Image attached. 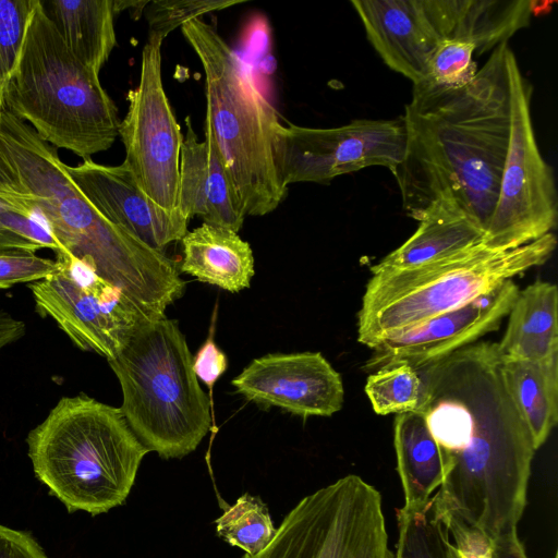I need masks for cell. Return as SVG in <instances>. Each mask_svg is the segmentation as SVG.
<instances>
[{
    "label": "cell",
    "mask_w": 558,
    "mask_h": 558,
    "mask_svg": "<svg viewBox=\"0 0 558 558\" xmlns=\"http://www.w3.org/2000/svg\"><path fill=\"white\" fill-rule=\"evenodd\" d=\"M393 444L404 497L402 508H418L442 484L449 471V458L420 411L396 414Z\"/></svg>",
    "instance_id": "obj_21"
},
{
    "label": "cell",
    "mask_w": 558,
    "mask_h": 558,
    "mask_svg": "<svg viewBox=\"0 0 558 558\" xmlns=\"http://www.w3.org/2000/svg\"><path fill=\"white\" fill-rule=\"evenodd\" d=\"M36 477L69 512H108L128 498L149 450L120 408L63 397L26 438Z\"/></svg>",
    "instance_id": "obj_4"
},
{
    "label": "cell",
    "mask_w": 558,
    "mask_h": 558,
    "mask_svg": "<svg viewBox=\"0 0 558 558\" xmlns=\"http://www.w3.org/2000/svg\"><path fill=\"white\" fill-rule=\"evenodd\" d=\"M239 0H154L148 1L144 15L149 34L165 39L185 23L202 15L240 4Z\"/></svg>",
    "instance_id": "obj_31"
},
{
    "label": "cell",
    "mask_w": 558,
    "mask_h": 558,
    "mask_svg": "<svg viewBox=\"0 0 558 558\" xmlns=\"http://www.w3.org/2000/svg\"><path fill=\"white\" fill-rule=\"evenodd\" d=\"M231 384L248 401L302 417L331 416L344 399L340 374L319 352L266 354Z\"/></svg>",
    "instance_id": "obj_15"
},
{
    "label": "cell",
    "mask_w": 558,
    "mask_h": 558,
    "mask_svg": "<svg viewBox=\"0 0 558 558\" xmlns=\"http://www.w3.org/2000/svg\"><path fill=\"white\" fill-rule=\"evenodd\" d=\"M445 524L460 558H492L493 541L484 533L453 521Z\"/></svg>",
    "instance_id": "obj_34"
},
{
    "label": "cell",
    "mask_w": 558,
    "mask_h": 558,
    "mask_svg": "<svg viewBox=\"0 0 558 558\" xmlns=\"http://www.w3.org/2000/svg\"><path fill=\"white\" fill-rule=\"evenodd\" d=\"M181 243L180 271L233 293L250 287L254 256L238 232L203 222L187 231Z\"/></svg>",
    "instance_id": "obj_20"
},
{
    "label": "cell",
    "mask_w": 558,
    "mask_h": 558,
    "mask_svg": "<svg viewBox=\"0 0 558 558\" xmlns=\"http://www.w3.org/2000/svg\"><path fill=\"white\" fill-rule=\"evenodd\" d=\"M519 293L512 279L452 311L380 339L367 369L391 364L420 368L471 345L499 328Z\"/></svg>",
    "instance_id": "obj_14"
},
{
    "label": "cell",
    "mask_w": 558,
    "mask_h": 558,
    "mask_svg": "<svg viewBox=\"0 0 558 558\" xmlns=\"http://www.w3.org/2000/svg\"><path fill=\"white\" fill-rule=\"evenodd\" d=\"M498 345L501 357L543 362L558 355V289L536 281L519 291Z\"/></svg>",
    "instance_id": "obj_22"
},
{
    "label": "cell",
    "mask_w": 558,
    "mask_h": 558,
    "mask_svg": "<svg viewBox=\"0 0 558 558\" xmlns=\"http://www.w3.org/2000/svg\"><path fill=\"white\" fill-rule=\"evenodd\" d=\"M365 393L379 415L417 411L424 393L418 371L399 363L374 371L365 384Z\"/></svg>",
    "instance_id": "obj_28"
},
{
    "label": "cell",
    "mask_w": 558,
    "mask_h": 558,
    "mask_svg": "<svg viewBox=\"0 0 558 558\" xmlns=\"http://www.w3.org/2000/svg\"><path fill=\"white\" fill-rule=\"evenodd\" d=\"M405 150L402 117L390 120L356 119L348 124L319 129L277 122L272 151L277 174L289 184L327 183L368 167L392 171Z\"/></svg>",
    "instance_id": "obj_12"
},
{
    "label": "cell",
    "mask_w": 558,
    "mask_h": 558,
    "mask_svg": "<svg viewBox=\"0 0 558 558\" xmlns=\"http://www.w3.org/2000/svg\"><path fill=\"white\" fill-rule=\"evenodd\" d=\"M185 125L177 207L190 220L198 216L206 223L239 232L245 215L216 146L207 136L198 141L189 116Z\"/></svg>",
    "instance_id": "obj_18"
},
{
    "label": "cell",
    "mask_w": 558,
    "mask_h": 558,
    "mask_svg": "<svg viewBox=\"0 0 558 558\" xmlns=\"http://www.w3.org/2000/svg\"><path fill=\"white\" fill-rule=\"evenodd\" d=\"M41 248L65 254L44 222L0 201V254L36 253Z\"/></svg>",
    "instance_id": "obj_29"
},
{
    "label": "cell",
    "mask_w": 558,
    "mask_h": 558,
    "mask_svg": "<svg viewBox=\"0 0 558 558\" xmlns=\"http://www.w3.org/2000/svg\"><path fill=\"white\" fill-rule=\"evenodd\" d=\"M416 369L417 411L450 461L433 496L437 515L493 542L517 531L536 449L502 381L497 343L475 342Z\"/></svg>",
    "instance_id": "obj_1"
},
{
    "label": "cell",
    "mask_w": 558,
    "mask_h": 558,
    "mask_svg": "<svg viewBox=\"0 0 558 558\" xmlns=\"http://www.w3.org/2000/svg\"><path fill=\"white\" fill-rule=\"evenodd\" d=\"M0 201L35 216L66 254L136 300L160 306L178 290L177 263L107 220L71 179L57 148L0 110Z\"/></svg>",
    "instance_id": "obj_3"
},
{
    "label": "cell",
    "mask_w": 558,
    "mask_h": 558,
    "mask_svg": "<svg viewBox=\"0 0 558 558\" xmlns=\"http://www.w3.org/2000/svg\"><path fill=\"white\" fill-rule=\"evenodd\" d=\"M475 52V47L469 41H440L429 60L428 75L424 82L441 86H461L469 83L477 72L473 59Z\"/></svg>",
    "instance_id": "obj_32"
},
{
    "label": "cell",
    "mask_w": 558,
    "mask_h": 558,
    "mask_svg": "<svg viewBox=\"0 0 558 558\" xmlns=\"http://www.w3.org/2000/svg\"><path fill=\"white\" fill-rule=\"evenodd\" d=\"M556 246L550 232L512 250L481 243L418 267L374 272L357 314V341L372 349L387 336L458 308L545 264Z\"/></svg>",
    "instance_id": "obj_8"
},
{
    "label": "cell",
    "mask_w": 558,
    "mask_h": 558,
    "mask_svg": "<svg viewBox=\"0 0 558 558\" xmlns=\"http://www.w3.org/2000/svg\"><path fill=\"white\" fill-rule=\"evenodd\" d=\"M485 232L471 219L430 211L418 220L415 232L371 267L372 274L402 270L440 260L483 243Z\"/></svg>",
    "instance_id": "obj_25"
},
{
    "label": "cell",
    "mask_w": 558,
    "mask_h": 558,
    "mask_svg": "<svg viewBox=\"0 0 558 558\" xmlns=\"http://www.w3.org/2000/svg\"><path fill=\"white\" fill-rule=\"evenodd\" d=\"M35 0H0V110Z\"/></svg>",
    "instance_id": "obj_30"
},
{
    "label": "cell",
    "mask_w": 558,
    "mask_h": 558,
    "mask_svg": "<svg viewBox=\"0 0 558 558\" xmlns=\"http://www.w3.org/2000/svg\"><path fill=\"white\" fill-rule=\"evenodd\" d=\"M181 31L205 74V136L215 144L245 217L269 214L288 190L274 162L277 112L250 66L214 26L194 19Z\"/></svg>",
    "instance_id": "obj_6"
},
{
    "label": "cell",
    "mask_w": 558,
    "mask_h": 558,
    "mask_svg": "<svg viewBox=\"0 0 558 558\" xmlns=\"http://www.w3.org/2000/svg\"><path fill=\"white\" fill-rule=\"evenodd\" d=\"M536 4L531 0H423L426 16L440 41H469L478 54L508 43L527 27Z\"/></svg>",
    "instance_id": "obj_19"
},
{
    "label": "cell",
    "mask_w": 558,
    "mask_h": 558,
    "mask_svg": "<svg viewBox=\"0 0 558 558\" xmlns=\"http://www.w3.org/2000/svg\"><path fill=\"white\" fill-rule=\"evenodd\" d=\"M492 558H529L517 531L493 542Z\"/></svg>",
    "instance_id": "obj_37"
},
{
    "label": "cell",
    "mask_w": 558,
    "mask_h": 558,
    "mask_svg": "<svg viewBox=\"0 0 558 558\" xmlns=\"http://www.w3.org/2000/svg\"><path fill=\"white\" fill-rule=\"evenodd\" d=\"M228 360L226 354L217 347L213 336L207 340L193 356V369L197 378L207 385L209 390L226 372Z\"/></svg>",
    "instance_id": "obj_35"
},
{
    "label": "cell",
    "mask_w": 558,
    "mask_h": 558,
    "mask_svg": "<svg viewBox=\"0 0 558 558\" xmlns=\"http://www.w3.org/2000/svg\"><path fill=\"white\" fill-rule=\"evenodd\" d=\"M0 558H50L28 533L0 524Z\"/></svg>",
    "instance_id": "obj_36"
},
{
    "label": "cell",
    "mask_w": 558,
    "mask_h": 558,
    "mask_svg": "<svg viewBox=\"0 0 558 558\" xmlns=\"http://www.w3.org/2000/svg\"><path fill=\"white\" fill-rule=\"evenodd\" d=\"M3 109L46 143L83 159L109 149L119 136L118 108L99 75L70 51L39 0L5 87Z\"/></svg>",
    "instance_id": "obj_5"
},
{
    "label": "cell",
    "mask_w": 558,
    "mask_h": 558,
    "mask_svg": "<svg viewBox=\"0 0 558 558\" xmlns=\"http://www.w3.org/2000/svg\"><path fill=\"white\" fill-rule=\"evenodd\" d=\"M122 390L120 407L138 440L163 459L193 452L209 430L210 407L175 320L140 327L108 361Z\"/></svg>",
    "instance_id": "obj_7"
},
{
    "label": "cell",
    "mask_w": 558,
    "mask_h": 558,
    "mask_svg": "<svg viewBox=\"0 0 558 558\" xmlns=\"http://www.w3.org/2000/svg\"><path fill=\"white\" fill-rule=\"evenodd\" d=\"M58 269L28 283L36 311L52 318L84 351L114 359L133 333L165 314L106 280L70 254L57 255Z\"/></svg>",
    "instance_id": "obj_10"
},
{
    "label": "cell",
    "mask_w": 558,
    "mask_h": 558,
    "mask_svg": "<svg viewBox=\"0 0 558 558\" xmlns=\"http://www.w3.org/2000/svg\"><path fill=\"white\" fill-rule=\"evenodd\" d=\"M519 69L505 43L464 85H413L402 116L404 155L391 171L408 216L418 221L444 211L486 231L508 154Z\"/></svg>",
    "instance_id": "obj_2"
},
{
    "label": "cell",
    "mask_w": 558,
    "mask_h": 558,
    "mask_svg": "<svg viewBox=\"0 0 558 558\" xmlns=\"http://www.w3.org/2000/svg\"><path fill=\"white\" fill-rule=\"evenodd\" d=\"M500 373L537 450L558 421V355L543 362L500 356Z\"/></svg>",
    "instance_id": "obj_24"
},
{
    "label": "cell",
    "mask_w": 558,
    "mask_h": 558,
    "mask_svg": "<svg viewBox=\"0 0 558 558\" xmlns=\"http://www.w3.org/2000/svg\"><path fill=\"white\" fill-rule=\"evenodd\" d=\"M66 170L82 194L107 220L149 247L163 252L186 234L190 219L179 209L169 211L157 205L123 162L107 166L86 158L76 166L66 165Z\"/></svg>",
    "instance_id": "obj_16"
},
{
    "label": "cell",
    "mask_w": 558,
    "mask_h": 558,
    "mask_svg": "<svg viewBox=\"0 0 558 558\" xmlns=\"http://www.w3.org/2000/svg\"><path fill=\"white\" fill-rule=\"evenodd\" d=\"M366 37L381 60L413 85L427 78L439 45L421 0H353Z\"/></svg>",
    "instance_id": "obj_17"
},
{
    "label": "cell",
    "mask_w": 558,
    "mask_h": 558,
    "mask_svg": "<svg viewBox=\"0 0 558 558\" xmlns=\"http://www.w3.org/2000/svg\"><path fill=\"white\" fill-rule=\"evenodd\" d=\"M215 523L221 538L247 555L259 553L276 533L267 505L250 494L240 496L227 507Z\"/></svg>",
    "instance_id": "obj_27"
},
{
    "label": "cell",
    "mask_w": 558,
    "mask_h": 558,
    "mask_svg": "<svg viewBox=\"0 0 558 558\" xmlns=\"http://www.w3.org/2000/svg\"><path fill=\"white\" fill-rule=\"evenodd\" d=\"M162 40L148 34L140 82L126 95L129 107L120 122L119 136L125 150L123 163L138 186L157 205L174 211L183 136L163 88Z\"/></svg>",
    "instance_id": "obj_13"
},
{
    "label": "cell",
    "mask_w": 558,
    "mask_h": 558,
    "mask_svg": "<svg viewBox=\"0 0 558 558\" xmlns=\"http://www.w3.org/2000/svg\"><path fill=\"white\" fill-rule=\"evenodd\" d=\"M533 87L519 69L514 75L511 133L499 194L483 245L507 251L553 232L558 222V195L551 167L534 133Z\"/></svg>",
    "instance_id": "obj_11"
},
{
    "label": "cell",
    "mask_w": 558,
    "mask_h": 558,
    "mask_svg": "<svg viewBox=\"0 0 558 558\" xmlns=\"http://www.w3.org/2000/svg\"><path fill=\"white\" fill-rule=\"evenodd\" d=\"M25 324L8 312H0V352L25 333Z\"/></svg>",
    "instance_id": "obj_38"
},
{
    "label": "cell",
    "mask_w": 558,
    "mask_h": 558,
    "mask_svg": "<svg viewBox=\"0 0 558 558\" xmlns=\"http://www.w3.org/2000/svg\"><path fill=\"white\" fill-rule=\"evenodd\" d=\"M70 51L99 75L117 45L114 0H39Z\"/></svg>",
    "instance_id": "obj_23"
},
{
    "label": "cell",
    "mask_w": 558,
    "mask_h": 558,
    "mask_svg": "<svg viewBox=\"0 0 558 558\" xmlns=\"http://www.w3.org/2000/svg\"><path fill=\"white\" fill-rule=\"evenodd\" d=\"M554 558H558L557 554H555V557Z\"/></svg>",
    "instance_id": "obj_39"
},
{
    "label": "cell",
    "mask_w": 558,
    "mask_h": 558,
    "mask_svg": "<svg viewBox=\"0 0 558 558\" xmlns=\"http://www.w3.org/2000/svg\"><path fill=\"white\" fill-rule=\"evenodd\" d=\"M398 537L391 558H459L447 525L433 498L425 505L397 510Z\"/></svg>",
    "instance_id": "obj_26"
},
{
    "label": "cell",
    "mask_w": 558,
    "mask_h": 558,
    "mask_svg": "<svg viewBox=\"0 0 558 558\" xmlns=\"http://www.w3.org/2000/svg\"><path fill=\"white\" fill-rule=\"evenodd\" d=\"M57 269V260L40 257L36 253L0 254V289L41 280Z\"/></svg>",
    "instance_id": "obj_33"
},
{
    "label": "cell",
    "mask_w": 558,
    "mask_h": 558,
    "mask_svg": "<svg viewBox=\"0 0 558 558\" xmlns=\"http://www.w3.org/2000/svg\"><path fill=\"white\" fill-rule=\"evenodd\" d=\"M243 558H391L380 493L350 474L303 497Z\"/></svg>",
    "instance_id": "obj_9"
}]
</instances>
